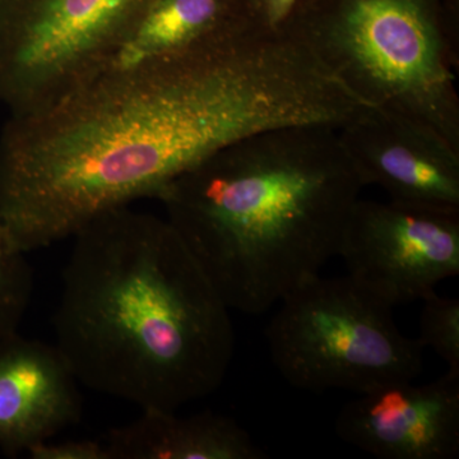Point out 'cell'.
Segmentation results:
<instances>
[{"label": "cell", "mask_w": 459, "mask_h": 459, "mask_svg": "<svg viewBox=\"0 0 459 459\" xmlns=\"http://www.w3.org/2000/svg\"><path fill=\"white\" fill-rule=\"evenodd\" d=\"M310 0H237L247 26L268 35H298L299 23Z\"/></svg>", "instance_id": "obj_15"}, {"label": "cell", "mask_w": 459, "mask_h": 459, "mask_svg": "<svg viewBox=\"0 0 459 459\" xmlns=\"http://www.w3.org/2000/svg\"><path fill=\"white\" fill-rule=\"evenodd\" d=\"M296 33L365 104L459 151V0H310Z\"/></svg>", "instance_id": "obj_4"}, {"label": "cell", "mask_w": 459, "mask_h": 459, "mask_svg": "<svg viewBox=\"0 0 459 459\" xmlns=\"http://www.w3.org/2000/svg\"><path fill=\"white\" fill-rule=\"evenodd\" d=\"M280 303L265 341L274 368L295 388L360 394L421 373L425 347L402 334L394 307L349 274H318Z\"/></svg>", "instance_id": "obj_5"}, {"label": "cell", "mask_w": 459, "mask_h": 459, "mask_svg": "<svg viewBox=\"0 0 459 459\" xmlns=\"http://www.w3.org/2000/svg\"><path fill=\"white\" fill-rule=\"evenodd\" d=\"M349 91L296 35L240 26L184 53L87 78L8 114L0 223L21 253L159 198L217 151L271 129L340 126Z\"/></svg>", "instance_id": "obj_1"}, {"label": "cell", "mask_w": 459, "mask_h": 459, "mask_svg": "<svg viewBox=\"0 0 459 459\" xmlns=\"http://www.w3.org/2000/svg\"><path fill=\"white\" fill-rule=\"evenodd\" d=\"M32 294L31 265L8 243L0 223V346L20 333Z\"/></svg>", "instance_id": "obj_13"}, {"label": "cell", "mask_w": 459, "mask_h": 459, "mask_svg": "<svg viewBox=\"0 0 459 459\" xmlns=\"http://www.w3.org/2000/svg\"><path fill=\"white\" fill-rule=\"evenodd\" d=\"M338 134L367 186L389 201L459 212V151L433 129L373 108Z\"/></svg>", "instance_id": "obj_9"}, {"label": "cell", "mask_w": 459, "mask_h": 459, "mask_svg": "<svg viewBox=\"0 0 459 459\" xmlns=\"http://www.w3.org/2000/svg\"><path fill=\"white\" fill-rule=\"evenodd\" d=\"M32 459H110L104 440L80 439L33 446L27 452Z\"/></svg>", "instance_id": "obj_16"}, {"label": "cell", "mask_w": 459, "mask_h": 459, "mask_svg": "<svg viewBox=\"0 0 459 459\" xmlns=\"http://www.w3.org/2000/svg\"><path fill=\"white\" fill-rule=\"evenodd\" d=\"M244 25L237 0H150L92 75L174 56Z\"/></svg>", "instance_id": "obj_12"}, {"label": "cell", "mask_w": 459, "mask_h": 459, "mask_svg": "<svg viewBox=\"0 0 459 459\" xmlns=\"http://www.w3.org/2000/svg\"><path fill=\"white\" fill-rule=\"evenodd\" d=\"M418 340L430 347L444 362L448 371L459 374V300L431 292L422 299Z\"/></svg>", "instance_id": "obj_14"}, {"label": "cell", "mask_w": 459, "mask_h": 459, "mask_svg": "<svg viewBox=\"0 0 459 459\" xmlns=\"http://www.w3.org/2000/svg\"><path fill=\"white\" fill-rule=\"evenodd\" d=\"M78 379L56 344L20 333L0 346V452L16 457L78 424Z\"/></svg>", "instance_id": "obj_10"}, {"label": "cell", "mask_w": 459, "mask_h": 459, "mask_svg": "<svg viewBox=\"0 0 459 459\" xmlns=\"http://www.w3.org/2000/svg\"><path fill=\"white\" fill-rule=\"evenodd\" d=\"M341 440L380 459H455L459 455V374L428 385L389 383L344 404Z\"/></svg>", "instance_id": "obj_8"}, {"label": "cell", "mask_w": 459, "mask_h": 459, "mask_svg": "<svg viewBox=\"0 0 459 459\" xmlns=\"http://www.w3.org/2000/svg\"><path fill=\"white\" fill-rule=\"evenodd\" d=\"M72 238L53 325L78 382L141 410L177 411L213 394L234 327L171 223L126 205Z\"/></svg>", "instance_id": "obj_2"}, {"label": "cell", "mask_w": 459, "mask_h": 459, "mask_svg": "<svg viewBox=\"0 0 459 459\" xmlns=\"http://www.w3.org/2000/svg\"><path fill=\"white\" fill-rule=\"evenodd\" d=\"M365 186L337 128L298 126L217 151L157 199L229 309L258 316L338 255Z\"/></svg>", "instance_id": "obj_3"}, {"label": "cell", "mask_w": 459, "mask_h": 459, "mask_svg": "<svg viewBox=\"0 0 459 459\" xmlns=\"http://www.w3.org/2000/svg\"><path fill=\"white\" fill-rule=\"evenodd\" d=\"M110 459H264L263 451L234 419L204 411L178 416L177 411L142 410L104 439Z\"/></svg>", "instance_id": "obj_11"}, {"label": "cell", "mask_w": 459, "mask_h": 459, "mask_svg": "<svg viewBox=\"0 0 459 459\" xmlns=\"http://www.w3.org/2000/svg\"><path fill=\"white\" fill-rule=\"evenodd\" d=\"M150 0H0V104L23 113L91 77Z\"/></svg>", "instance_id": "obj_6"}, {"label": "cell", "mask_w": 459, "mask_h": 459, "mask_svg": "<svg viewBox=\"0 0 459 459\" xmlns=\"http://www.w3.org/2000/svg\"><path fill=\"white\" fill-rule=\"evenodd\" d=\"M337 255L380 300L415 303L459 273V212L359 199Z\"/></svg>", "instance_id": "obj_7"}]
</instances>
